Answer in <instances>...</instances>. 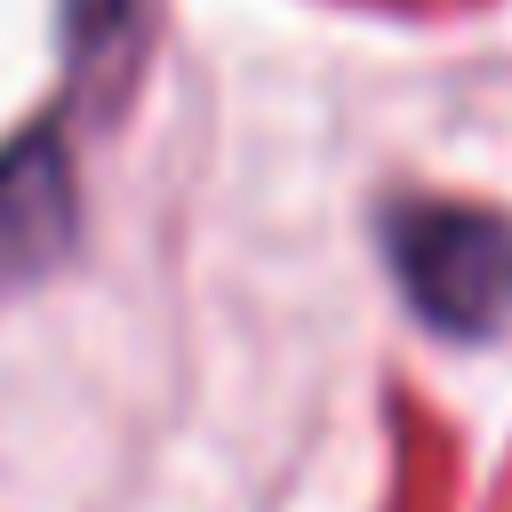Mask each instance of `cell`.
Instances as JSON below:
<instances>
[{
  "label": "cell",
  "instance_id": "cell-2",
  "mask_svg": "<svg viewBox=\"0 0 512 512\" xmlns=\"http://www.w3.org/2000/svg\"><path fill=\"white\" fill-rule=\"evenodd\" d=\"M72 232V184L56 144H16L0 160V296L24 288L40 264H56Z\"/></svg>",
  "mask_w": 512,
  "mask_h": 512
},
{
  "label": "cell",
  "instance_id": "cell-1",
  "mask_svg": "<svg viewBox=\"0 0 512 512\" xmlns=\"http://www.w3.org/2000/svg\"><path fill=\"white\" fill-rule=\"evenodd\" d=\"M392 264L424 320L472 336L512 304V232L480 208H408L392 224Z\"/></svg>",
  "mask_w": 512,
  "mask_h": 512
}]
</instances>
